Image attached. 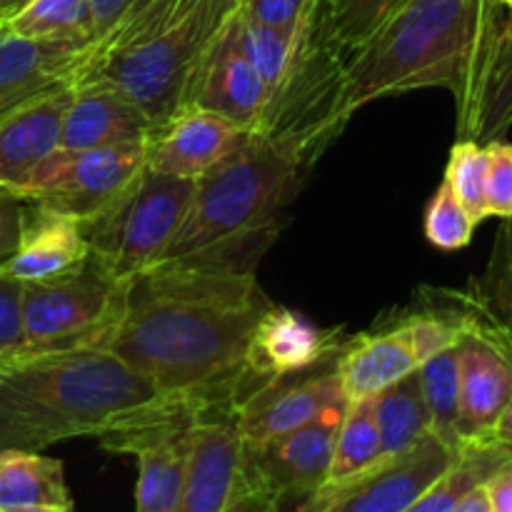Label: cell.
Here are the masks:
<instances>
[{
    "label": "cell",
    "instance_id": "1",
    "mask_svg": "<svg viewBox=\"0 0 512 512\" xmlns=\"http://www.w3.org/2000/svg\"><path fill=\"white\" fill-rule=\"evenodd\" d=\"M268 305L255 263L160 260L130 280L103 350L163 393L233 410L248 388L250 335Z\"/></svg>",
    "mask_w": 512,
    "mask_h": 512
},
{
    "label": "cell",
    "instance_id": "2",
    "mask_svg": "<svg viewBox=\"0 0 512 512\" xmlns=\"http://www.w3.org/2000/svg\"><path fill=\"white\" fill-rule=\"evenodd\" d=\"M503 5L495 0H403L345 58L343 113L390 95L450 90L458 128L468 118Z\"/></svg>",
    "mask_w": 512,
    "mask_h": 512
},
{
    "label": "cell",
    "instance_id": "3",
    "mask_svg": "<svg viewBox=\"0 0 512 512\" xmlns=\"http://www.w3.org/2000/svg\"><path fill=\"white\" fill-rule=\"evenodd\" d=\"M165 395L103 348L20 355L0 363V450L103 438Z\"/></svg>",
    "mask_w": 512,
    "mask_h": 512
},
{
    "label": "cell",
    "instance_id": "4",
    "mask_svg": "<svg viewBox=\"0 0 512 512\" xmlns=\"http://www.w3.org/2000/svg\"><path fill=\"white\" fill-rule=\"evenodd\" d=\"M238 0H135L85 48L70 83H100L130 100L153 130L185 108L200 60Z\"/></svg>",
    "mask_w": 512,
    "mask_h": 512
},
{
    "label": "cell",
    "instance_id": "5",
    "mask_svg": "<svg viewBox=\"0 0 512 512\" xmlns=\"http://www.w3.org/2000/svg\"><path fill=\"white\" fill-rule=\"evenodd\" d=\"M310 163L290 145L248 133L195 178L188 215L163 260L255 263L278 233V215L298 195Z\"/></svg>",
    "mask_w": 512,
    "mask_h": 512
},
{
    "label": "cell",
    "instance_id": "6",
    "mask_svg": "<svg viewBox=\"0 0 512 512\" xmlns=\"http://www.w3.org/2000/svg\"><path fill=\"white\" fill-rule=\"evenodd\" d=\"M195 180L145 168L113 205L83 223L90 258L113 278L130 283L165 258L178 235Z\"/></svg>",
    "mask_w": 512,
    "mask_h": 512
},
{
    "label": "cell",
    "instance_id": "7",
    "mask_svg": "<svg viewBox=\"0 0 512 512\" xmlns=\"http://www.w3.org/2000/svg\"><path fill=\"white\" fill-rule=\"evenodd\" d=\"M128 285L93 258L60 278L23 283V355L103 348L125 310Z\"/></svg>",
    "mask_w": 512,
    "mask_h": 512
},
{
    "label": "cell",
    "instance_id": "8",
    "mask_svg": "<svg viewBox=\"0 0 512 512\" xmlns=\"http://www.w3.org/2000/svg\"><path fill=\"white\" fill-rule=\"evenodd\" d=\"M205 410L213 408L180 395H165L123 428L98 438L110 453L133 455L138 460L135 512H175L178 508L190 438Z\"/></svg>",
    "mask_w": 512,
    "mask_h": 512
},
{
    "label": "cell",
    "instance_id": "9",
    "mask_svg": "<svg viewBox=\"0 0 512 512\" xmlns=\"http://www.w3.org/2000/svg\"><path fill=\"white\" fill-rule=\"evenodd\" d=\"M473 315L468 310L455 313H415L375 333H363L338 350L335 373L348 400H365L378 395L388 385L415 373L425 360L438 355L460 340Z\"/></svg>",
    "mask_w": 512,
    "mask_h": 512
},
{
    "label": "cell",
    "instance_id": "10",
    "mask_svg": "<svg viewBox=\"0 0 512 512\" xmlns=\"http://www.w3.org/2000/svg\"><path fill=\"white\" fill-rule=\"evenodd\" d=\"M145 145H108L90 150H55L35 168L18 198L73 215L80 223L98 218L145 170Z\"/></svg>",
    "mask_w": 512,
    "mask_h": 512
},
{
    "label": "cell",
    "instance_id": "11",
    "mask_svg": "<svg viewBox=\"0 0 512 512\" xmlns=\"http://www.w3.org/2000/svg\"><path fill=\"white\" fill-rule=\"evenodd\" d=\"M458 368L460 445L495 440L500 415L512 398V345L478 313L475 305L458 340Z\"/></svg>",
    "mask_w": 512,
    "mask_h": 512
},
{
    "label": "cell",
    "instance_id": "12",
    "mask_svg": "<svg viewBox=\"0 0 512 512\" xmlns=\"http://www.w3.org/2000/svg\"><path fill=\"white\" fill-rule=\"evenodd\" d=\"M460 450L428 433L413 448L383 458L350 483L318 490L308 498L323 503L330 512H405L455 463Z\"/></svg>",
    "mask_w": 512,
    "mask_h": 512
},
{
    "label": "cell",
    "instance_id": "13",
    "mask_svg": "<svg viewBox=\"0 0 512 512\" xmlns=\"http://www.w3.org/2000/svg\"><path fill=\"white\" fill-rule=\"evenodd\" d=\"M248 448L233 410H205L193 428L183 493L175 512H223L240 490Z\"/></svg>",
    "mask_w": 512,
    "mask_h": 512
},
{
    "label": "cell",
    "instance_id": "14",
    "mask_svg": "<svg viewBox=\"0 0 512 512\" xmlns=\"http://www.w3.org/2000/svg\"><path fill=\"white\" fill-rule=\"evenodd\" d=\"M348 400L330 405L300 428L248 450V470L268 483L280 498H308L325 485L333 463L335 440Z\"/></svg>",
    "mask_w": 512,
    "mask_h": 512
},
{
    "label": "cell",
    "instance_id": "15",
    "mask_svg": "<svg viewBox=\"0 0 512 512\" xmlns=\"http://www.w3.org/2000/svg\"><path fill=\"white\" fill-rule=\"evenodd\" d=\"M188 105L213 110L248 133L258 130L265 108V83L240 43L238 8L200 60Z\"/></svg>",
    "mask_w": 512,
    "mask_h": 512
},
{
    "label": "cell",
    "instance_id": "16",
    "mask_svg": "<svg viewBox=\"0 0 512 512\" xmlns=\"http://www.w3.org/2000/svg\"><path fill=\"white\" fill-rule=\"evenodd\" d=\"M343 400L348 398H345L335 368L298 380L290 375V378L268 380L245 393L235 403L233 418L243 435L245 448L253 450L300 428L308 420L318 418L330 405L343 403Z\"/></svg>",
    "mask_w": 512,
    "mask_h": 512
},
{
    "label": "cell",
    "instance_id": "17",
    "mask_svg": "<svg viewBox=\"0 0 512 512\" xmlns=\"http://www.w3.org/2000/svg\"><path fill=\"white\" fill-rule=\"evenodd\" d=\"M338 350L335 333L323 330L295 310L270 303L250 335L245 358L250 390L268 380L310 373L328 358H335Z\"/></svg>",
    "mask_w": 512,
    "mask_h": 512
},
{
    "label": "cell",
    "instance_id": "18",
    "mask_svg": "<svg viewBox=\"0 0 512 512\" xmlns=\"http://www.w3.org/2000/svg\"><path fill=\"white\" fill-rule=\"evenodd\" d=\"M248 130L213 110L185 105L153 130L145 145V168L160 175L195 180L233 153Z\"/></svg>",
    "mask_w": 512,
    "mask_h": 512
},
{
    "label": "cell",
    "instance_id": "19",
    "mask_svg": "<svg viewBox=\"0 0 512 512\" xmlns=\"http://www.w3.org/2000/svg\"><path fill=\"white\" fill-rule=\"evenodd\" d=\"M73 100L70 80L43 90L0 123V188L20 195L40 163L60 148Z\"/></svg>",
    "mask_w": 512,
    "mask_h": 512
},
{
    "label": "cell",
    "instance_id": "20",
    "mask_svg": "<svg viewBox=\"0 0 512 512\" xmlns=\"http://www.w3.org/2000/svg\"><path fill=\"white\" fill-rule=\"evenodd\" d=\"M88 258V238L78 218L25 200L18 248L0 263V273L20 283H35L73 273Z\"/></svg>",
    "mask_w": 512,
    "mask_h": 512
},
{
    "label": "cell",
    "instance_id": "21",
    "mask_svg": "<svg viewBox=\"0 0 512 512\" xmlns=\"http://www.w3.org/2000/svg\"><path fill=\"white\" fill-rule=\"evenodd\" d=\"M150 135L153 123L125 95L108 85L78 83L73 85V100L65 115L58 150L148 143Z\"/></svg>",
    "mask_w": 512,
    "mask_h": 512
},
{
    "label": "cell",
    "instance_id": "22",
    "mask_svg": "<svg viewBox=\"0 0 512 512\" xmlns=\"http://www.w3.org/2000/svg\"><path fill=\"white\" fill-rule=\"evenodd\" d=\"M85 43L25 40L0 28V123L43 90L70 80Z\"/></svg>",
    "mask_w": 512,
    "mask_h": 512
},
{
    "label": "cell",
    "instance_id": "23",
    "mask_svg": "<svg viewBox=\"0 0 512 512\" xmlns=\"http://www.w3.org/2000/svg\"><path fill=\"white\" fill-rule=\"evenodd\" d=\"M512 128V10L503 8L490 45L488 63L475 93L465 123L458 128L460 138L493 143L503 140Z\"/></svg>",
    "mask_w": 512,
    "mask_h": 512
},
{
    "label": "cell",
    "instance_id": "24",
    "mask_svg": "<svg viewBox=\"0 0 512 512\" xmlns=\"http://www.w3.org/2000/svg\"><path fill=\"white\" fill-rule=\"evenodd\" d=\"M33 505L73 510L63 463L38 450H0V512Z\"/></svg>",
    "mask_w": 512,
    "mask_h": 512
},
{
    "label": "cell",
    "instance_id": "25",
    "mask_svg": "<svg viewBox=\"0 0 512 512\" xmlns=\"http://www.w3.org/2000/svg\"><path fill=\"white\" fill-rule=\"evenodd\" d=\"M370 400H373L383 458L405 453L430 433V413L423 398V388H420L418 370L405 375L398 383L388 385Z\"/></svg>",
    "mask_w": 512,
    "mask_h": 512
},
{
    "label": "cell",
    "instance_id": "26",
    "mask_svg": "<svg viewBox=\"0 0 512 512\" xmlns=\"http://www.w3.org/2000/svg\"><path fill=\"white\" fill-rule=\"evenodd\" d=\"M510 458L512 448L500 440L463 445L455 463L405 512H453L470 490L488 483L490 475Z\"/></svg>",
    "mask_w": 512,
    "mask_h": 512
},
{
    "label": "cell",
    "instance_id": "27",
    "mask_svg": "<svg viewBox=\"0 0 512 512\" xmlns=\"http://www.w3.org/2000/svg\"><path fill=\"white\" fill-rule=\"evenodd\" d=\"M3 30L25 40L85 43L95 40L88 0H25L3 20Z\"/></svg>",
    "mask_w": 512,
    "mask_h": 512
},
{
    "label": "cell",
    "instance_id": "28",
    "mask_svg": "<svg viewBox=\"0 0 512 512\" xmlns=\"http://www.w3.org/2000/svg\"><path fill=\"white\" fill-rule=\"evenodd\" d=\"M380 460H383V448H380L373 400H348V408H345L343 423H340L338 430V440H335L328 480L320 490L350 483L358 475L368 473Z\"/></svg>",
    "mask_w": 512,
    "mask_h": 512
},
{
    "label": "cell",
    "instance_id": "29",
    "mask_svg": "<svg viewBox=\"0 0 512 512\" xmlns=\"http://www.w3.org/2000/svg\"><path fill=\"white\" fill-rule=\"evenodd\" d=\"M420 388L430 413V433L438 435L445 445L460 450L458 410H460V368L458 343L440 350L418 368Z\"/></svg>",
    "mask_w": 512,
    "mask_h": 512
},
{
    "label": "cell",
    "instance_id": "30",
    "mask_svg": "<svg viewBox=\"0 0 512 512\" xmlns=\"http://www.w3.org/2000/svg\"><path fill=\"white\" fill-rule=\"evenodd\" d=\"M403 0H313L315 18L335 48L348 58Z\"/></svg>",
    "mask_w": 512,
    "mask_h": 512
},
{
    "label": "cell",
    "instance_id": "31",
    "mask_svg": "<svg viewBox=\"0 0 512 512\" xmlns=\"http://www.w3.org/2000/svg\"><path fill=\"white\" fill-rule=\"evenodd\" d=\"M470 300L478 313L512 345V218L500 225L485 273Z\"/></svg>",
    "mask_w": 512,
    "mask_h": 512
},
{
    "label": "cell",
    "instance_id": "32",
    "mask_svg": "<svg viewBox=\"0 0 512 512\" xmlns=\"http://www.w3.org/2000/svg\"><path fill=\"white\" fill-rule=\"evenodd\" d=\"M445 183L453 190L455 198L463 203L475 225L488 218L485 213V180H488V150L483 143L470 138H460L450 148Z\"/></svg>",
    "mask_w": 512,
    "mask_h": 512
},
{
    "label": "cell",
    "instance_id": "33",
    "mask_svg": "<svg viewBox=\"0 0 512 512\" xmlns=\"http://www.w3.org/2000/svg\"><path fill=\"white\" fill-rule=\"evenodd\" d=\"M240 20V43L243 50L248 53L250 63L255 65V70L260 73L265 83V98H268L270 90L283 80L285 70H288L290 55H293L295 45V33H285V30L268 28V25L253 23V20L245 18L238 10ZM300 28V25H298Z\"/></svg>",
    "mask_w": 512,
    "mask_h": 512
},
{
    "label": "cell",
    "instance_id": "34",
    "mask_svg": "<svg viewBox=\"0 0 512 512\" xmlns=\"http://www.w3.org/2000/svg\"><path fill=\"white\" fill-rule=\"evenodd\" d=\"M425 238L433 248L443 250V253H455V250L468 248L475 233V220L470 218L468 210L463 208L448 183H440L435 195L430 198L428 208H425Z\"/></svg>",
    "mask_w": 512,
    "mask_h": 512
},
{
    "label": "cell",
    "instance_id": "35",
    "mask_svg": "<svg viewBox=\"0 0 512 512\" xmlns=\"http://www.w3.org/2000/svg\"><path fill=\"white\" fill-rule=\"evenodd\" d=\"M488 180H485V213L488 218H512V145L505 140L485 143Z\"/></svg>",
    "mask_w": 512,
    "mask_h": 512
},
{
    "label": "cell",
    "instance_id": "36",
    "mask_svg": "<svg viewBox=\"0 0 512 512\" xmlns=\"http://www.w3.org/2000/svg\"><path fill=\"white\" fill-rule=\"evenodd\" d=\"M20 300H23V283L0 273V363L20 358L25 350Z\"/></svg>",
    "mask_w": 512,
    "mask_h": 512
},
{
    "label": "cell",
    "instance_id": "37",
    "mask_svg": "<svg viewBox=\"0 0 512 512\" xmlns=\"http://www.w3.org/2000/svg\"><path fill=\"white\" fill-rule=\"evenodd\" d=\"M313 0H238V10L248 20L268 28L295 33Z\"/></svg>",
    "mask_w": 512,
    "mask_h": 512
},
{
    "label": "cell",
    "instance_id": "38",
    "mask_svg": "<svg viewBox=\"0 0 512 512\" xmlns=\"http://www.w3.org/2000/svg\"><path fill=\"white\" fill-rule=\"evenodd\" d=\"M280 505H283V498L245 468L243 485L223 512H280Z\"/></svg>",
    "mask_w": 512,
    "mask_h": 512
},
{
    "label": "cell",
    "instance_id": "39",
    "mask_svg": "<svg viewBox=\"0 0 512 512\" xmlns=\"http://www.w3.org/2000/svg\"><path fill=\"white\" fill-rule=\"evenodd\" d=\"M23 208V198L8 193V190H0V263H5L15 253V248H18Z\"/></svg>",
    "mask_w": 512,
    "mask_h": 512
},
{
    "label": "cell",
    "instance_id": "40",
    "mask_svg": "<svg viewBox=\"0 0 512 512\" xmlns=\"http://www.w3.org/2000/svg\"><path fill=\"white\" fill-rule=\"evenodd\" d=\"M485 490L493 512H512V458L490 475Z\"/></svg>",
    "mask_w": 512,
    "mask_h": 512
},
{
    "label": "cell",
    "instance_id": "41",
    "mask_svg": "<svg viewBox=\"0 0 512 512\" xmlns=\"http://www.w3.org/2000/svg\"><path fill=\"white\" fill-rule=\"evenodd\" d=\"M90 13H93L95 23V40L103 33H108L115 23H118L120 15L135 3V0H88Z\"/></svg>",
    "mask_w": 512,
    "mask_h": 512
},
{
    "label": "cell",
    "instance_id": "42",
    "mask_svg": "<svg viewBox=\"0 0 512 512\" xmlns=\"http://www.w3.org/2000/svg\"><path fill=\"white\" fill-rule=\"evenodd\" d=\"M453 512H493V508H490L488 490H485V483L470 490V493L465 495L458 505H455Z\"/></svg>",
    "mask_w": 512,
    "mask_h": 512
},
{
    "label": "cell",
    "instance_id": "43",
    "mask_svg": "<svg viewBox=\"0 0 512 512\" xmlns=\"http://www.w3.org/2000/svg\"><path fill=\"white\" fill-rule=\"evenodd\" d=\"M495 440H500V443L510 445L512 448V398H510L508 408H505V413L500 415V423H498V428H495Z\"/></svg>",
    "mask_w": 512,
    "mask_h": 512
},
{
    "label": "cell",
    "instance_id": "44",
    "mask_svg": "<svg viewBox=\"0 0 512 512\" xmlns=\"http://www.w3.org/2000/svg\"><path fill=\"white\" fill-rule=\"evenodd\" d=\"M295 512H330V508H325V505L318 503L315 498H303V503H300V508Z\"/></svg>",
    "mask_w": 512,
    "mask_h": 512
},
{
    "label": "cell",
    "instance_id": "45",
    "mask_svg": "<svg viewBox=\"0 0 512 512\" xmlns=\"http://www.w3.org/2000/svg\"><path fill=\"white\" fill-rule=\"evenodd\" d=\"M23 3L25 0H0V18L5 20L10 13H13V10H18Z\"/></svg>",
    "mask_w": 512,
    "mask_h": 512
},
{
    "label": "cell",
    "instance_id": "46",
    "mask_svg": "<svg viewBox=\"0 0 512 512\" xmlns=\"http://www.w3.org/2000/svg\"><path fill=\"white\" fill-rule=\"evenodd\" d=\"M13 512H73L68 508H55V505H33V508H20Z\"/></svg>",
    "mask_w": 512,
    "mask_h": 512
},
{
    "label": "cell",
    "instance_id": "47",
    "mask_svg": "<svg viewBox=\"0 0 512 512\" xmlns=\"http://www.w3.org/2000/svg\"><path fill=\"white\" fill-rule=\"evenodd\" d=\"M495 3H500V5H503V8L512 10V0H495Z\"/></svg>",
    "mask_w": 512,
    "mask_h": 512
},
{
    "label": "cell",
    "instance_id": "48",
    "mask_svg": "<svg viewBox=\"0 0 512 512\" xmlns=\"http://www.w3.org/2000/svg\"><path fill=\"white\" fill-rule=\"evenodd\" d=\"M0 28H3V18H0Z\"/></svg>",
    "mask_w": 512,
    "mask_h": 512
},
{
    "label": "cell",
    "instance_id": "49",
    "mask_svg": "<svg viewBox=\"0 0 512 512\" xmlns=\"http://www.w3.org/2000/svg\"><path fill=\"white\" fill-rule=\"evenodd\" d=\"M0 190H3V188H0Z\"/></svg>",
    "mask_w": 512,
    "mask_h": 512
}]
</instances>
